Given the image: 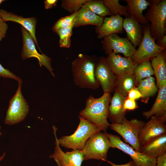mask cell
<instances>
[{"instance_id":"e0dca14e","label":"cell","mask_w":166,"mask_h":166,"mask_svg":"<svg viewBox=\"0 0 166 166\" xmlns=\"http://www.w3.org/2000/svg\"><path fill=\"white\" fill-rule=\"evenodd\" d=\"M0 15L6 22L12 21L21 25V26L29 32L35 44L40 50L35 35L37 20L35 17L24 18L2 9H0Z\"/></svg>"},{"instance_id":"d6a6232c","label":"cell","mask_w":166,"mask_h":166,"mask_svg":"<svg viewBox=\"0 0 166 166\" xmlns=\"http://www.w3.org/2000/svg\"><path fill=\"white\" fill-rule=\"evenodd\" d=\"M0 77L14 79L18 81V83H22V81L21 78L16 76L9 70L4 68L0 63Z\"/></svg>"},{"instance_id":"484cf974","label":"cell","mask_w":166,"mask_h":166,"mask_svg":"<svg viewBox=\"0 0 166 166\" xmlns=\"http://www.w3.org/2000/svg\"><path fill=\"white\" fill-rule=\"evenodd\" d=\"M136 85L134 74L123 75L117 77L114 89L115 91L127 97L129 91Z\"/></svg>"},{"instance_id":"e575fe53","label":"cell","mask_w":166,"mask_h":166,"mask_svg":"<svg viewBox=\"0 0 166 166\" xmlns=\"http://www.w3.org/2000/svg\"><path fill=\"white\" fill-rule=\"evenodd\" d=\"M8 26L0 15V42L5 38Z\"/></svg>"},{"instance_id":"8fae6325","label":"cell","mask_w":166,"mask_h":166,"mask_svg":"<svg viewBox=\"0 0 166 166\" xmlns=\"http://www.w3.org/2000/svg\"><path fill=\"white\" fill-rule=\"evenodd\" d=\"M53 128L55 137V147L53 153L49 156V158L53 159L57 166H81L84 160L81 151L76 149L70 152H63L58 141L57 128L53 125Z\"/></svg>"},{"instance_id":"3957f363","label":"cell","mask_w":166,"mask_h":166,"mask_svg":"<svg viewBox=\"0 0 166 166\" xmlns=\"http://www.w3.org/2000/svg\"><path fill=\"white\" fill-rule=\"evenodd\" d=\"M80 121L77 129L72 134L58 139L60 146L73 150L82 151L87 140L93 134L102 131L99 126L80 116Z\"/></svg>"},{"instance_id":"7a4b0ae2","label":"cell","mask_w":166,"mask_h":166,"mask_svg":"<svg viewBox=\"0 0 166 166\" xmlns=\"http://www.w3.org/2000/svg\"><path fill=\"white\" fill-rule=\"evenodd\" d=\"M95 61L92 57L79 54L71 62L73 81L81 89H95L99 86L94 75Z\"/></svg>"},{"instance_id":"9c48e42d","label":"cell","mask_w":166,"mask_h":166,"mask_svg":"<svg viewBox=\"0 0 166 166\" xmlns=\"http://www.w3.org/2000/svg\"><path fill=\"white\" fill-rule=\"evenodd\" d=\"M105 133L110 140V148H118L129 155L132 158L134 166H156V158L136 151L123 142L119 136Z\"/></svg>"},{"instance_id":"4fadbf2b","label":"cell","mask_w":166,"mask_h":166,"mask_svg":"<svg viewBox=\"0 0 166 166\" xmlns=\"http://www.w3.org/2000/svg\"><path fill=\"white\" fill-rule=\"evenodd\" d=\"M145 124L139 135V141L140 147L163 134L166 133L165 124L166 117H158L152 116Z\"/></svg>"},{"instance_id":"7402d4cb","label":"cell","mask_w":166,"mask_h":166,"mask_svg":"<svg viewBox=\"0 0 166 166\" xmlns=\"http://www.w3.org/2000/svg\"><path fill=\"white\" fill-rule=\"evenodd\" d=\"M129 16L140 24L145 25L148 21L143 15V11L149 6V2L146 0H125Z\"/></svg>"},{"instance_id":"8992f818","label":"cell","mask_w":166,"mask_h":166,"mask_svg":"<svg viewBox=\"0 0 166 166\" xmlns=\"http://www.w3.org/2000/svg\"><path fill=\"white\" fill-rule=\"evenodd\" d=\"M145 124L144 121L136 119L129 120L125 117L121 123H112L109 127L120 135L134 149L140 152L139 135Z\"/></svg>"},{"instance_id":"b9f144b4","label":"cell","mask_w":166,"mask_h":166,"mask_svg":"<svg viewBox=\"0 0 166 166\" xmlns=\"http://www.w3.org/2000/svg\"><path fill=\"white\" fill-rule=\"evenodd\" d=\"M5 1V0H0V5L1 4V3L3 2L4 1Z\"/></svg>"},{"instance_id":"44dd1931","label":"cell","mask_w":166,"mask_h":166,"mask_svg":"<svg viewBox=\"0 0 166 166\" xmlns=\"http://www.w3.org/2000/svg\"><path fill=\"white\" fill-rule=\"evenodd\" d=\"M143 115L147 119L152 116L166 117V85L158 89L157 96L152 108L148 111L143 112Z\"/></svg>"},{"instance_id":"9a60e30c","label":"cell","mask_w":166,"mask_h":166,"mask_svg":"<svg viewBox=\"0 0 166 166\" xmlns=\"http://www.w3.org/2000/svg\"><path fill=\"white\" fill-rule=\"evenodd\" d=\"M112 71L116 76L134 74L138 64L134 63L130 57H122L111 51L106 58Z\"/></svg>"},{"instance_id":"ab89813d","label":"cell","mask_w":166,"mask_h":166,"mask_svg":"<svg viewBox=\"0 0 166 166\" xmlns=\"http://www.w3.org/2000/svg\"><path fill=\"white\" fill-rule=\"evenodd\" d=\"M105 161L109 163L111 166H134V163L132 160H131L126 164H116L107 160Z\"/></svg>"},{"instance_id":"f546056e","label":"cell","mask_w":166,"mask_h":166,"mask_svg":"<svg viewBox=\"0 0 166 166\" xmlns=\"http://www.w3.org/2000/svg\"><path fill=\"white\" fill-rule=\"evenodd\" d=\"M74 25L57 30L55 32L60 37L59 44L61 47L69 48L71 44V37Z\"/></svg>"},{"instance_id":"836d02e7","label":"cell","mask_w":166,"mask_h":166,"mask_svg":"<svg viewBox=\"0 0 166 166\" xmlns=\"http://www.w3.org/2000/svg\"><path fill=\"white\" fill-rule=\"evenodd\" d=\"M138 107L135 100L128 98L125 100L123 105L124 109L125 111L133 110Z\"/></svg>"},{"instance_id":"f1b7e54d","label":"cell","mask_w":166,"mask_h":166,"mask_svg":"<svg viewBox=\"0 0 166 166\" xmlns=\"http://www.w3.org/2000/svg\"><path fill=\"white\" fill-rule=\"evenodd\" d=\"M105 5L108 9L112 15H124L127 18L129 17L126 6L121 5L119 0H104Z\"/></svg>"},{"instance_id":"1f68e13d","label":"cell","mask_w":166,"mask_h":166,"mask_svg":"<svg viewBox=\"0 0 166 166\" xmlns=\"http://www.w3.org/2000/svg\"><path fill=\"white\" fill-rule=\"evenodd\" d=\"M76 17L77 12L60 18L53 25L52 28L53 31L55 32L58 29L74 25Z\"/></svg>"},{"instance_id":"74e56055","label":"cell","mask_w":166,"mask_h":166,"mask_svg":"<svg viewBox=\"0 0 166 166\" xmlns=\"http://www.w3.org/2000/svg\"><path fill=\"white\" fill-rule=\"evenodd\" d=\"M57 0H46L44 1V6L46 9H51L57 6Z\"/></svg>"},{"instance_id":"60d3db41","label":"cell","mask_w":166,"mask_h":166,"mask_svg":"<svg viewBox=\"0 0 166 166\" xmlns=\"http://www.w3.org/2000/svg\"><path fill=\"white\" fill-rule=\"evenodd\" d=\"M1 128V126H0V136L2 135V134L0 131V129ZM5 156V152H4V153H3V154L1 156H0V161H2L3 159V158H4Z\"/></svg>"},{"instance_id":"5b68a950","label":"cell","mask_w":166,"mask_h":166,"mask_svg":"<svg viewBox=\"0 0 166 166\" xmlns=\"http://www.w3.org/2000/svg\"><path fill=\"white\" fill-rule=\"evenodd\" d=\"M110 148V140L105 132L96 133L87 140L81 151L84 160L94 159L105 161Z\"/></svg>"},{"instance_id":"f35d334b","label":"cell","mask_w":166,"mask_h":166,"mask_svg":"<svg viewBox=\"0 0 166 166\" xmlns=\"http://www.w3.org/2000/svg\"><path fill=\"white\" fill-rule=\"evenodd\" d=\"M157 41L156 43L158 46L166 49V35L165 34Z\"/></svg>"},{"instance_id":"cb8c5ba5","label":"cell","mask_w":166,"mask_h":166,"mask_svg":"<svg viewBox=\"0 0 166 166\" xmlns=\"http://www.w3.org/2000/svg\"><path fill=\"white\" fill-rule=\"evenodd\" d=\"M164 51L160 52L151 60V63L158 89L166 85V63Z\"/></svg>"},{"instance_id":"d590c367","label":"cell","mask_w":166,"mask_h":166,"mask_svg":"<svg viewBox=\"0 0 166 166\" xmlns=\"http://www.w3.org/2000/svg\"><path fill=\"white\" fill-rule=\"evenodd\" d=\"M142 97V96L137 87H134L128 93L127 98L136 100Z\"/></svg>"},{"instance_id":"4316f807","label":"cell","mask_w":166,"mask_h":166,"mask_svg":"<svg viewBox=\"0 0 166 166\" xmlns=\"http://www.w3.org/2000/svg\"><path fill=\"white\" fill-rule=\"evenodd\" d=\"M134 74L136 85L141 80L153 75V70L150 61H145L138 65Z\"/></svg>"},{"instance_id":"2e32d148","label":"cell","mask_w":166,"mask_h":166,"mask_svg":"<svg viewBox=\"0 0 166 166\" xmlns=\"http://www.w3.org/2000/svg\"><path fill=\"white\" fill-rule=\"evenodd\" d=\"M123 19L120 15H112L105 18L99 27L96 28L98 38H102L113 34H122Z\"/></svg>"},{"instance_id":"d6986e66","label":"cell","mask_w":166,"mask_h":166,"mask_svg":"<svg viewBox=\"0 0 166 166\" xmlns=\"http://www.w3.org/2000/svg\"><path fill=\"white\" fill-rule=\"evenodd\" d=\"M122 26L126 32L127 39L135 47L138 46L143 37L140 24L129 16L123 19Z\"/></svg>"},{"instance_id":"603a6c76","label":"cell","mask_w":166,"mask_h":166,"mask_svg":"<svg viewBox=\"0 0 166 166\" xmlns=\"http://www.w3.org/2000/svg\"><path fill=\"white\" fill-rule=\"evenodd\" d=\"M103 17L97 15L89 10L81 7L77 12L74 27L86 25H93L96 27L101 26Z\"/></svg>"},{"instance_id":"30bf717a","label":"cell","mask_w":166,"mask_h":166,"mask_svg":"<svg viewBox=\"0 0 166 166\" xmlns=\"http://www.w3.org/2000/svg\"><path fill=\"white\" fill-rule=\"evenodd\" d=\"M21 29L23 40L21 53L22 59L24 60L31 57L37 58L40 66H45L51 74L54 77L53 69L51 65V59L43 53H38L36 49L34 41L29 32L22 26Z\"/></svg>"},{"instance_id":"4dcf8cb0","label":"cell","mask_w":166,"mask_h":166,"mask_svg":"<svg viewBox=\"0 0 166 166\" xmlns=\"http://www.w3.org/2000/svg\"><path fill=\"white\" fill-rule=\"evenodd\" d=\"M88 0H62L61 6L72 14L77 12Z\"/></svg>"},{"instance_id":"277c9868","label":"cell","mask_w":166,"mask_h":166,"mask_svg":"<svg viewBox=\"0 0 166 166\" xmlns=\"http://www.w3.org/2000/svg\"><path fill=\"white\" fill-rule=\"evenodd\" d=\"M150 1V8L144 17L151 23L150 32L151 36L158 40L165 35L166 32V0Z\"/></svg>"},{"instance_id":"d4e9b609","label":"cell","mask_w":166,"mask_h":166,"mask_svg":"<svg viewBox=\"0 0 166 166\" xmlns=\"http://www.w3.org/2000/svg\"><path fill=\"white\" fill-rule=\"evenodd\" d=\"M137 86L142 96L141 101L145 104L148 103L150 97L156 94L158 90L155 79L152 76L141 80Z\"/></svg>"},{"instance_id":"7c38bea8","label":"cell","mask_w":166,"mask_h":166,"mask_svg":"<svg viewBox=\"0 0 166 166\" xmlns=\"http://www.w3.org/2000/svg\"><path fill=\"white\" fill-rule=\"evenodd\" d=\"M101 42L103 49L108 54L111 51L121 53L124 57H131L136 49L127 38H121L117 34H113L103 38Z\"/></svg>"},{"instance_id":"8d00e7d4","label":"cell","mask_w":166,"mask_h":166,"mask_svg":"<svg viewBox=\"0 0 166 166\" xmlns=\"http://www.w3.org/2000/svg\"><path fill=\"white\" fill-rule=\"evenodd\" d=\"M155 166H166V153L156 158Z\"/></svg>"},{"instance_id":"6da1fadb","label":"cell","mask_w":166,"mask_h":166,"mask_svg":"<svg viewBox=\"0 0 166 166\" xmlns=\"http://www.w3.org/2000/svg\"><path fill=\"white\" fill-rule=\"evenodd\" d=\"M111 98L109 93H104L98 98L90 95L86 99L85 107L80 112L79 116L99 126L106 132L110 124L108 118Z\"/></svg>"},{"instance_id":"5bb4252c","label":"cell","mask_w":166,"mask_h":166,"mask_svg":"<svg viewBox=\"0 0 166 166\" xmlns=\"http://www.w3.org/2000/svg\"><path fill=\"white\" fill-rule=\"evenodd\" d=\"M95 78L102 88L104 93L112 92L115 88L117 77L110 69L104 57L96 63L94 69Z\"/></svg>"},{"instance_id":"83f0119b","label":"cell","mask_w":166,"mask_h":166,"mask_svg":"<svg viewBox=\"0 0 166 166\" xmlns=\"http://www.w3.org/2000/svg\"><path fill=\"white\" fill-rule=\"evenodd\" d=\"M81 7L86 8L102 17L107 15L112 16L103 0H88Z\"/></svg>"},{"instance_id":"ac0fdd59","label":"cell","mask_w":166,"mask_h":166,"mask_svg":"<svg viewBox=\"0 0 166 166\" xmlns=\"http://www.w3.org/2000/svg\"><path fill=\"white\" fill-rule=\"evenodd\" d=\"M127 98L115 91L113 96L111 98L110 104L109 107L108 118L112 123H121L125 117L126 112L124 110L123 105Z\"/></svg>"},{"instance_id":"ffe728a7","label":"cell","mask_w":166,"mask_h":166,"mask_svg":"<svg viewBox=\"0 0 166 166\" xmlns=\"http://www.w3.org/2000/svg\"><path fill=\"white\" fill-rule=\"evenodd\" d=\"M140 152L155 158L166 153V133L141 146Z\"/></svg>"},{"instance_id":"ba28073f","label":"cell","mask_w":166,"mask_h":166,"mask_svg":"<svg viewBox=\"0 0 166 166\" xmlns=\"http://www.w3.org/2000/svg\"><path fill=\"white\" fill-rule=\"evenodd\" d=\"M143 33V38L138 48L130 57L134 63L138 65L145 61L151 60L166 49L155 43L154 39L151 35L149 26H146Z\"/></svg>"},{"instance_id":"52a82bcc","label":"cell","mask_w":166,"mask_h":166,"mask_svg":"<svg viewBox=\"0 0 166 166\" xmlns=\"http://www.w3.org/2000/svg\"><path fill=\"white\" fill-rule=\"evenodd\" d=\"M22 83H18L17 91L9 101L4 121L6 124L12 125L23 121L29 111V106L21 90Z\"/></svg>"}]
</instances>
